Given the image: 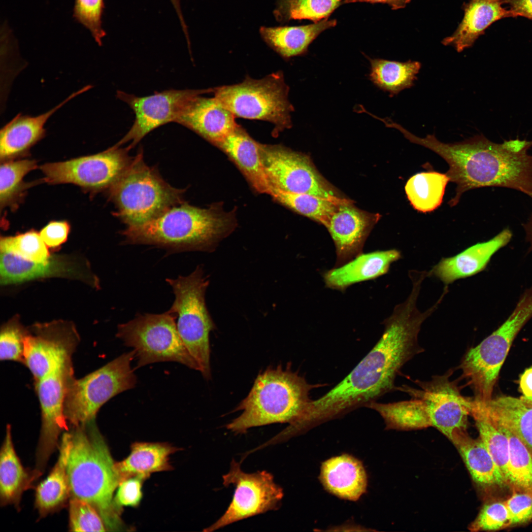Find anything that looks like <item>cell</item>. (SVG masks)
<instances>
[{
    "label": "cell",
    "instance_id": "cell-1",
    "mask_svg": "<svg viewBox=\"0 0 532 532\" xmlns=\"http://www.w3.org/2000/svg\"><path fill=\"white\" fill-rule=\"evenodd\" d=\"M426 318L411 303L397 305L384 321L383 333L370 351L335 387L311 400L299 421L300 429L306 432L366 406L394 390L396 375L402 366L423 351L418 336Z\"/></svg>",
    "mask_w": 532,
    "mask_h": 532
},
{
    "label": "cell",
    "instance_id": "cell-2",
    "mask_svg": "<svg viewBox=\"0 0 532 532\" xmlns=\"http://www.w3.org/2000/svg\"><path fill=\"white\" fill-rule=\"evenodd\" d=\"M67 471L70 497L84 500L100 514L108 531L121 528L113 495L120 480L115 463L95 419L69 427Z\"/></svg>",
    "mask_w": 532,
    "mask_h": 532
},
{
    "label": "cell",
    "instance_id": "cell-3",
    "mask_svg": "<svg viewBox=\"0 0 532 532\" xmlns=\"http://www.w3.org/2000/svg\"><path fill=\"white\" fill-rule=\"evenodd\" d=\"M235 225L233 213L224 212L221 205L201 208L183 202L143 225L127 227L122 234L127 244L154 245L173 251H209Z\"/></svg>",
    "mask_w": 532,
    "mask_h": 532
},
{
    "label": "cell",
    "instance_id": "cell-4",
    "mask_svg": "<svg viewBox=\"0 0 532 532\" xmlns=\"http://www.w3.org/2000/svg\"><path fill=\"white\" fill-rule=\"evenodd\" d=\"M319 386L309 384L288 365L285 369L281 365L269 367L257 376L247 396L234 409L241 414L226 428L235 434L274 423H288L286 428H291L311 401L310 391Z\"/></svg>",
    "mask_w": 532,
    "mask_h": 532
},
{
    "label": "cell",
    "instance_id": "cell-5",
    "mask_svg": "<svg viewBox=\"0 0 532 532\" xmlns=\"http://www.w3.org/2000/svg\"><path fill=\"white\" fill-rule=\"evenodd\" d=\"M453 372L450 369L430 381H417L418 388H399L411 398L390 403L393 423L403 430L433 427L450 441L457 433L466 431L470 398L464 397L458 381L451 379Z\"/></svg>",
    "mask_w": 532,
    "mask_h": 532
},
{
    "label": "cell",
    "instance_id": "cell-6",
    "mask_svg": "<svg viewBox=\"0 0 532 532\" xmlns=\"http://www.w3.org/2000/svg\"><path fill=\"white\" fill-rule=\"evenodd\" d=\"M109 189L117 209L115 214L127 227L143 225L184 202L185 190L173 187L147 165L142 150Z\"/></svg>",
    "mask_w": 532,
    "mask_h": 532
},
{
    "label": "cell",
    "instance_id": "cell-7",
    "mask_svg": "<svg viewBox=\"0 0 532 532\" xmlns=\"http://www.w3.org/2000/svg\"><path fill=\"white\" fill-rule=\"evenodd\" d=\"M166 281L175 295L168 311L177 319L179 335L198 371L208 380L211 378L209 334L215 328L205 302L208 281L200 266L188 276Z\"/></svg>",
    "mask_w": 532,
    "mask_h": 532
},
{
    "label": "cell",
    "instance_id": "cell-8",
    "mask_svg": "<svg viewBox=\"0 0 532 532\" xmlns=\"http://www.w3.org/2000/svg\"><path fill=\"white\" fill-rule=\"evenodd\" d=\"M211 93L235 117L270 122L274 134L292 126L294 109L282 72L260 79L247 76L241 83L211 88Z\"/></svg>",
    "mask_w": 532,
    "mask_h": 532
},
{
    "label": "cell",
    "instance_id": "cell-9",
    "mask_svg": "<svg viewBox=\"0 0 532 532\" xmlns=\"http://www.w3.org/2000/svg\"><path fill=\"white\" fill-rule=\"evenodd\" d=\"M134 352L125 353L80 379L73 378L66 394L64 413L68 426L95 420L100 407L117 395L133 388L136 377L131 367Z\"/></svg>",
    "mask_w": 532,
    "mask_h": 532
},
{
    "label": "cell",
    "instance_id": "cell-10",
    "mask_svg": "<svg viewBox=\"0 0 532 532\" xmlns=\"http://www.w3.org/2000/svg\"><path fill=\"white\" fill-rule=\"evenodd\" d=\"M532 317V302L519 300L504 322L475 347L466 352L460 365L464 377L475 393V399L492 398L494 386L512 342Z\"/></svg>",
    "mask_w": 532,
    "mask_h": 532
},
{
    "label": "cell",
    "instance_id": "cell-11",
    "mask_svg": "<svg viewBox=\"0 0 532 532\" xmlns=\"http://www.w3.org/2000/svg\"><path fill=\"white\" fill-rule=\"evenodd\" d=\"M176 316L169 311L162 314H139L120 324L116 336L131 347L137 359V368L163 362H175L198 370V367L177 331Z\"/></svg>",
    "mask_w": 532,
    "mask_h": 532
},
{
    "label": "cell",
    "instance_id": "cell-12",
    "mask_svg": "<svg viewBox=\"0 0 532 532\" xmlns=\"http://www.w3.org/2000/svg\"><path fill=\"white\" fill-rule=\"evenodd\" d=\"M222 478L224 486L233 485L235 487L232 500L223 515L204 531H214L238 521L280 508L283 490L275 483L271 473L266 470L245 472L240 464L233 459L229 471Z\"/></svg>",
    "mask_w": 532,
    "mask_h": 532
},
{
    "label": "cell",
    "instance_id": "cell-13",
    "mask_svg": "<svg viewBox=\"0 0 532 532\" xmlns=\"http://www.w3.org/2000/svg\"><path fill=\"white\" fill-rule=\"evenodd\" d=\"M259 152L272 188L340 200L335 189L318 172L310 158L281 145L259 143Z\"/></svg>",
    "mask_w": 532,
    "mask_h": 532
},
{
    "label": "cell",
    "instance_id": "cell-14",
    "mask_svg": "<svg viewBox=\"0 0 532 532\" xmlns=\"http://www.w3.org/2000/svg\"><path fill=\"white\" fill-rule=\"evenodd\" d=\"M72 363L34 381L41 410V428L33 470L38 477L59 447V437L69 429L64 413L65 398L74 378Z\"/></svg>",
    "mask_w": 532,
    "mask_h": 532
},
{
    "label": "cell",
    "instance_id": "cell-15",
    "mask_svg": "<svg viewBox=\"0 0 532 532\" xmlns=\"http://www.w3.org/2000/svg\"><path fill=\"white\" fill-rule=\"evenodd\" d=\"M126 148L116 144L103 152L40 167L50 184L71 183L93 190L109 188L131 163Z\"/></svg>",
    "mask_w": 532,
    "mask_h": 532
},
{
    "label": "cell",
    "instance_id": "cell-16",
    "mask_svg": "<svg viewBox=\"0 0 532 532\" xmlns=\"http://www.w3.org/2000/svg\"><path fill=\"white\" fill-rule=\"evenodd\" d=\"M25 340L23 364L37 381L72 363L79 342L75 328L69 323L37 324Z\"/></svg>",
    "mask_w": 532,
    "mask_h": 532
},
{
    "label": "cell",
    "instance_id": "cell-17",
    "mask_svg": "<svg viewBox=\"0 0 532 532\" xmlns=\"http://www.w3.org/2000/svg\"><path fill=\"white\" fill-rule=\"evenodd\" d=\"M203 90H168L139 97L123 91L117 98L127 103L135 114L132 127L116 145L130 142L129 150L154 129L168 123L176 122L186 106Z\"/></svg>",
    "mask_w": 532,
    "mask_h": 532
},
{
    "label": "cell",
    "instance_id": "cell-18",
    "mask_svg": "<svg viewBox=\"0 0 532 532\" xmlns=\"http://www.w3.org/2000/svg\"><path fill=\"white\" fill-rule=\"evenodd\" d=\"M380 217L379 214L357 208L349 200L339 205L326 228L335 247V267L362 253L365 242Z\"/></svg>",
    "mask_w": 532,
    "mask_h": 532
},
{
    "label": "cell",
    "instance_id": "cell-19",
    "mask_svg": "<svg viewBox=\"0 0 532 532\" xmlns=\"http://www.w3.org/2000/svg\"><path fill=\"white\" fill-rule=\"evenodd\" d=\"M210 88L194 96L190 100L176 123L194 131L216 146L236 126L235 117L214 96L204 97L211 93Z\"/></svg>",
    "mask_w": 532,
    "mask_h": 532
},
{
    "label": "cell",
    "instance_id": "cell-20",
    "mask_svg": "<svg viewBox=\"0 0 532 532\" xmlns=\"http://www.w3.org/2000/svg\"><path fill=\"white\" fill-rule=\"evenodd\" d=\"M470 411L517 436L532 452V401L503 396L487 401L471 399Z\"/></svg>",
    "mask_w": 532,
    "mask_h": 532
},
{
    "label": "cell",
    "instance_id": "cell-21",
    "mask_svg": "<svg viewBox=\"0 0 532 532\" xmlns=\"http://www.w3.org/2000/svg\"><path fill=\"white\" fill-rule=\"evenodd\" d=\"M91 88L90 85L84 87L52 109L38 115L19 113L15 116L0 130V159L8 160L29 150L44 137V126L49 118L71 100Z\"/></svg>",
    "mask_w": 532,
    "mask_h": 532
},
{
    "label": "cell",
    "instance_id": "cell-22",
    "mask_svg": "<svg viewBox=\"0 0 532 532\" xmlns=\"http://www.w3.org/2000/svg\"><path fill=\"white\" fill-rule=\"evenodd\" d=\"M512 236L509 229H504L487 241L476 243L454 256L442 258L429 275L436 277L445 285L474 275L485 268L493 255L506 245Z\"/></svg>",
    "mask_w": 532,
    "mask_h": 532
},
{
    "label": "cell",
    "instance_id": "cell-23",
    "mask_svg": "<svg viewBox=\"0 0 532 532\" xmlns=\"http://www.w3.org/2000/svg\"><path fill=\"white\" fill-rule=\"evenodd\" d=\"M503 4V0H470L464 3L461 22L451 35L442 40V44L453 46L458 52L471 47L493 23L504 18H516Z\"/></svg>",
    "mask_w": 532,
    "mask_h": 532
},
{
    "label": "cell",
    "instance_id": "cell-24",
    "mask_svg": "<svg viewBox=\"0 0 532 532\" xmlns=\"http://www.w3.org/2000/svg\"><path fill=\"white\" fill-rule=\"evenodd\" d=\"M401 257L400 252L397 249L362 253L346 264L325 272L324 282L328 288L343 291L353 284L387 273L391 264Z\"/></svg>",
    "mask_w": 532,
    "mask_h": 532
},
{
    "label": "cell",
    "instance_id": "cell-25",
    "mask_svg": "<svg viewBox=\"0 0 532 532\" xmlns=\"http://www.w3.org/2000/svg\"><path fill=\"white\" fill-rule=\"evenodd\" d=\"M320 480L331 494L342 499L357 501L366 492L367 477L362 463L344 454L322 463Z\"/></svg>",
    "mask_w": 532,
    "mask_h": 532
},
{
    "label": "cell",
    "instance_id": "cell-26",
    "mask_svg": "<svg viewBox=\"0 0 532 532\" xmlns=\"http://www.w3.org/2000/svg\"><path fill=\"white\" fill-rule=\"evenodd\" d=\"M259 144L237 124L216 146L233 160L258 192L270 195L272 187L262 162Z\"/></svg>",
    "mask_w": 532,
    "mask_h": 532
},
{
    "label": "cell",
    "instance_id": "cell-27",
    "mask_svg": "<svg viewBox=\"0 0 532 532\" xmlns=\"http://www.w3.org/2000/svg\"><path fill=\"white\" fill-rule=\"evenodd\" d=\"M58 460L48 476L36 488L35 506L41 517L63 508L70 497L67 466L70 434L65 432L60 440Z\"/></svg>",
    "mask_w": 532,
    "mask_h": 532
},
{
    "label": "cell",
    "instance_id": "cell-28",
    "mask_svg": "<svg viewBox=\"0 0 532 532\" xmlns=\"http://www.w3.org/2000/svg\"><path fill=\"white\" fill-rule=\"evenodd\" d=\"M37 480L33 470L25 469L15 450L11 428L7 424L0 452V501L1 506L20 508L22 495Z\"/></svg>",
    "mask_w": 532,
    "mask_h": 532
},
{
    "label": "cell",
    "instance_id": "cell-29",
    "mask_svg": "<svg viewBox=\"0 0 532 532\" xmlns=\"http://www.w3.org/2000/svg\"><path fill=\"white\" fill-rule=\"evenodd\" d=\"M336 20L328 18L299 26L261 27L260 33L265 42L284 59L305 54L309 45L323 31L336 26Z\"/></svg>",
    "mask_w": 532,
    "mask_h": 532
},
{
    "label": "cell",
    "instance_id": "cell-30",
    "mask_svg": "<svg viewBox=\"0 0 532 532\" xmlns=\"http://www.w3.org/2000/svg\"><path fill=\"white\" fill-rule=\"evenodd\" d=\"M178 450L166 443H133L130 455L123 461L115 463L120 482L137 475L148 478L152 473L171 469L169 456Z\"/></svg>",
    "mask_w": 532,
    "mask_h": 532
},
{
    "label": "cell",
    "instance_id": "cell-31",
    "mask_svg": "<svg viewBox=\"0 0 532 532\" xmlns=\"http://www.w3.org/2000/svg\"><path fill=\"white\" fill-rule=\"evenodd\" d=\"M451 441L461 455L473 480L484 487L506 483L483 442L470 437L466 431L456 434Z\"/></svg>",
    "mask_w": 532,
    "mask_h": 532
},
{
    "label": "cell",
    "instance_id": "cell-32",
    "mask_svg": "<svg viewBox=\"0 0 532 532\" xmlns=\"http://www.w3.org/2000/svg\"><path fill=\"white\" fill-rule=\"evenodd\" d=\"M0 283L3 285L73 272L69 264L60 258L51 257L46 263H37L0 252Z\"/></svg>",
    "mask_w": 532,
    "mask_h": 532
},
{
    "label": "cell",
    "instance_id": "cell-33",
    "mask_svg": "<svg viewBox=\"0 0 532 532\" xmlns=\"http://www.w3.org/2000/svg\"><path fill=\"white\" fill-rule=\"evenodd\" d=\"M366 58L370 65L369 79L375 86L388 92L391 97L413 86L421 66L418 61L399 62Z\"/></svg>",
    "mask_w": 532,
    "mask_h": 532
},
{
    "label": "cell",
    "instance_id": "cell-34",
    "mask_svg": "<svg viewBox=\"0 0 532 532\" xmlns=\"http://www.w3.org/2000/svg\"><path fill=\"white\" fill-rule=\"evenodd\" d=\"M450 179L446 174L436 171L416 173L407 180L405 191L411 205L423 213L432 211L442 202Z\"/></svg>",
    "mask_w": 532,
    "mask_h": 532
},
{
    "label": "cell",
    "instance_id": "cell-35",
    "mask_svg": "<svg viewBox=\"0 0 532 532\" xmlns=\"http://www.w3.org/2000/svg\"><path fill=\"white\" fill-rule=\"evenodd\" d=\"M271 196L277 201L326 228L339 205L347 201L332 200L305 193H292L272 188Z\"/></svg>",
    "mask_w": 532,
    "mask_h": 532
},
{
    "label": "cell",
    "instance_id": "cell-36",
    "mask_svg": "<svg viewBox=\"0 0 532 532\" xmlns=\"http://www.w3.org/2000/svg\"><path fill=\"white\" fill-rule=\"evenodd\" d=\"M344 0H278L274 14L279 22L307 19L317 22L327 17Z\"/></svg>",
    "mask_w": 532,
    "mask_h": 532
},
{
    "label": "cell",
    "instance_id": "cell-37",
    "mask_svg": "<svg viewBox=\"0 0 532 532\" xmlns=\"http://www.w3.org/2000/svg\"><path fill=\"white\" fill-rule=\"evenodd\" d=\"M496 427L503 431L509 439L507 483L518 491L532 494V456L530 450L510 431L501 427Z\"/></svg>",
    "mask_w": 532,
    "mask_h": 532
},
{
    "label": "cell",
    "instance_id": "cell-38",
    "mask_svg": "<svg viewBox=\"0 0 532 532\" xmlns=\"http://www.w3.org/2000/svg\"><path fill=\"white\" fill-rule=\"evenodd\" d=\"M470 415L473 418L475 422L480 439L507 483L509 458V441L507 436L500 429L479 414L471 411Z\"/></svg>",
    "mask_w": 532,
    "mask_h": 532
},
{
    "label": "cell",
    "instance_id": "cell-39",
    "mask_svg": "<svg viewBox=\"0 0 532 532\" xmlns=\"http://www.w3.org/2000/svg\"><path fill=\"white\" fill-rule=\"evenodd\" d=\"M0 252L13 254L26 260L46 263L51 257L39 233L30 231L14 236L1 237Z\"/></svg>",
    "mask_w": 532,
    "mask_h": 532
},
{
    "label": "cell",
    "instance_id": "cell-40",
    "mask_svg": "<svg viewBox=\"0 0 532 532\" xmlns=\"http://www.w3.org/2000/svg\"><path fill=\"white\" fill-rule=\"evenodd\" d=\"M36 167L34 160L25 159L6 161L0 168V203L4 207L13 199L24 176Z\"/></svg>",
    "mask_w": 532,
    "mask_h": 532
},
{
    "label": "cell",
    "instance_id": "cell-41",
    "mask_svg": "<svg viewBox=\"0 0 532 532\" xmlns=\"http://www.w3.org/2000/svg\"><path fill=\"white\" fill-rule=\"evenodd\" d=\"M69 529L71 532H105L104 522L98 512L87 502L75 498L68 501Z\"/></svg>",
    "mask_w": 532,
    "mask_h": 532
},
{
    "label": "cell",
    "instance_id": "cell-42",
    "mask_svg": "<svg viewBox=\"0 0 532 532\" xmlns=\"http://www.w3.org/2000/svg\"><path fill=\"white\" fill-rule=\"evenodd\" d=\"M104 0H75L73 17L88 29L99 45L106 33L102 26Z\"/></svg>",
    "mask_w": 532,
    "mask_h": 532
},
{
    "label": "cell",
    "instance_id": "cell-43",
    "mask_svg": "<svg viewBox=\"0 0 532 532\" xmlns=\"http://www.w3.org/2000/svg\"><path fill=\"white\" fill-rule=\"evenodd\" d=\"M28 331L17 322L4 326L0 334V359L23 364L25 340Z\"/></svg>",
    "mask_w": 532,
    "mask_h": 532
},
{
    "label": "cell",
    "instance_id": "cell-44",
    "mask_svg": "<svg viewBox=\"0 0 532 532\" xmlns=\"http://www.w3.org/2000/svg\"><path fill=\"white\" fill-rule=\"evenodd\" d=\"M510 526L509 513L504 502L485 504L469 526L471 531H495Z\"/></svg>",
    "mask_w": 532,
    "mask_h": 532
},
{
    "label": "cell",
    "instance_id": "cell-45",
    "mask_svg": "<svg viewBox=\"0 0 532 532\" xmlns=\"http://www.w3.org/2000/svg\"><path fill=\"white\" fill-rule=\"evenodd\" d=\"M146 478L141 475H137L120 482L114 501L120 511L122 506L135 507L139 504L142 497V484Z\"/></svg>",
    "mask_w": 532,
    "mask_h": 532
},
{
    "label": "cell",
    "instance_id": "cell-46",
    "mask_svg": "<svg viewBox=\"0 0 532 532\" xmlns=\"http://www.w3.org/2000/svg\"><path fill=\"white\" fill-rule=\"evenodd\" d=\"M504 502L509 513L510 526L522 524L532 519V494L516 492Z\"/></svg>",
    "mask_w": 532,
    "mask_h": 532
},
{
    "label": "cell",
    "instance_id": "cell-47",
    "mask_svg": "<svg viewBox=\"0 0 532 532\" xmlns=\"http://www.w3.org/2000/svg\"><path fill=\"white\" fill-rule=\"evenodd\" d=\"M69 228L66 221H51L41 230L39 234L47 247H55L66 241Z\"/></svg>",
    "mask_w": 532,
    "mask_h": 532
},
{
    "label": "cell",
    "instance_id": "cell-48",
    "mask_svg": "<svg viewBox=\"0 0 532 532\" xmlns=\"http://www.w3.org/2000/svg\"><path fill=\"white\" fill-rule=\"evenodd\" d=\"M515 17H523L532 20V0H503Z\"/></svg>",
    "mask_w": 532,
    "mask_h": 532
},
{
    "label": "cell",
    "instance_id": "cell-49",
    "mask_svg": "<svg viewBox=\"0 0 532 532\" xmlns=\"http://www.w3.org/2000/svg\"><path fill=\"white\" fill-rule=\"evenodd\" d=\"M520 387L525 400L532 401V366L527 369L522 374Z\"/></svg>",
    "mask_w": 532,
    "mask_h": 532
},
{
    "label": "cell",
    "instance_id": "cell-50",
    "mask_svg": "<svg viewBox=\"0 0 532 532\" xmlns=\"http://www.w3.org/2000/svg\"><path fill=\"white\" fill-rule=\"evenodd\" d=\"M411 0H344L343 4L356 2L383 3L388 4L393 10L404 8Z\"/></svg>",
    "mask_w": 532,
    "mask_h": 532
},
{
    "label": "cell",
    "instance_id": "cell-51",
    "mask_svg": "<svg viewBox=\"0 0 532 532\" xmlns=\"http://www.w3.org/2000/svg\"><path fill=\"white\" fill-rule=\"evenodd\" d=\"M172 3L179 20L182 30L186 31L187 27L182 14L180 0H169Z\"/></svg>",
    "mask_w": 532,
    "mask_h": 532
},
{
    "label": "cell",
    "instance_id": "cell-52",
    "mask_svg": "<svg viewBox=\"0 0 532 532\" xmlns=\"http://www.w3.org/2000/svg\"><path fill=\"white\" fill-rule=\"evenodd\" d=\"M532 198V193L529 195ZM526 233V239L530 243V250H532V214L527 223L524 224Z\"/></svg>",
    "mask_w": 532,
    "mask_h": 532
},
{
    "label": "cell",
    "instance_id": "cell-53",
    "mask_svg": "<svg viewBox=\"0 0 532 532\" xmlns=\"http://www.w3.org/2000/svg\"><path fill=\"white\" fill-rule=\"evenodd\" d=\"M415 272H416V271H413V272H411V273H410V274H411L412 273ZM423 272V273H425V274H426V276H427V274H426V273H425V272Z\"/></svg>",
    "mask_w": 532,
    "mask_h": 532
}]
</instances>
